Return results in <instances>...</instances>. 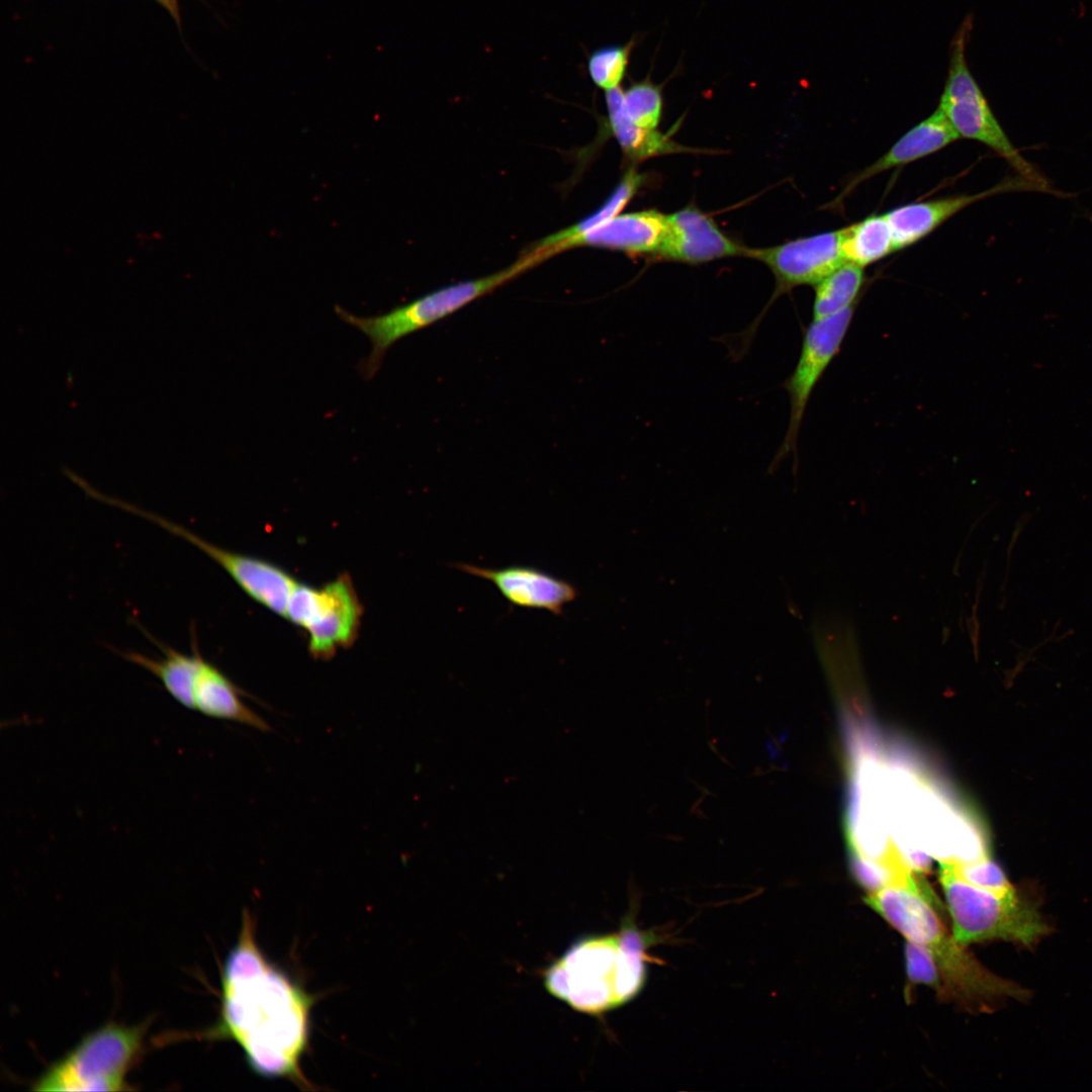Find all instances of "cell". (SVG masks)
<instances>
[{
    "label": "cell",
    "mask_w": 1092,
    "mask_h": 1092,
    "mask_svg": "<svg viewBox=\"0 0 1092 1092\" xmlns=\"http://www.w3.org/2000/svg\"><path fill=\"white\" fill-rule=\"evenodd\" d=\"M314 1003L313 995L268 961L257 942L255 920L245 910L222 967L218 1020L204 1036L235 1041L260 1077L314 1090L301 1066Z\"/></svg>",
    "instance_id": "1"
},
{
    "label": "cell",
    "mask_w": 1092,
    "mask_h": 1092,
    "mask_svg": "<svg viewBox=\"0 0 1092 1092\" xmlns=\"http://www.w3.org/2000/svg\"><path fill=\"white\" fill-rule=\"evenodd\" d=\"M883 792L890 833L901 858L917 851L946 863L989 857L977 818L913 769L885 764Z\"/></svg>",
    "instance_id": "2"
},
{
    "label": "cell",
    "mask_w": 1092,
    "mask_h": 1092,
    "mask_svg": "<svg viewBox=\"0 0 1092 1092\" xmlns=\"http://www.w3.org/2000/svg\"><path fill=\"white\" fill-rule=\"evenodd\" d=\"M930 892L920 880L872 892L864 902L907 940L926 947L941 978L943 997L971 1008H986L1004 998L1022 999L1026 991L985 969L964 944L950 935L930 904Z\"/></svg>",
    "instance_id": "3"
},
{
    "label": "cell",
    "mask_w": 1092,
    "mask_h": 1092,
    "mask_svg": "<svg viewBox=\"0 0 1092 1092\" xmlns=\"http://www.w3.org/2000/svg\"><path fill=\"white\" fill-rule=\"evenodd\" d=\"M647 937L634 926L580 938L544 974V986L572 1009L598 1015L635 997L646 979Z\"/></svg>",
    "instance_id": "4"
},
{
    "label": "cell",
    "mask_w": 1092,
    "mask_h": 1092,
    "mask_svg": "<svg viewBox=\"0 0 1092 1092\" xmlns=\"http://www.w3.org/2000/svg\"><path fill=\"white\" fill-rule=\"evenodd\" d=\"M536 264L535 258L525 254L493 274L444 286L379 315L359 316L335 306L339 317L362 332L372 344L370 354L358 366L360 373L366 380L371 379L387 350L401 338L451 315Z\"/></svg>",
    "instance_id": "5"
},
{
    "label": "cell",
    "mask_w": 1092,
    "mask_h": 1092,
    "mask_svg": "<svg viewBox=\"0 0 1092 1092\" xmlns=\"http://www.w3.org/2000/svg\"><path fill=\"white\" fill-rule=\"evenodd\" d=\"M191 634L190 653H183L165 645L147 633L161 651V656L153 658L132 651L119 654L158 678L166 692L181 706L208 717L238 722L260 731L270 730L271 727L265 719L244 703L243 691L200 654L193 630Z\"/></svg>",
    "instance_id": "6"
},
{
    "label": "cell",
    "mask_w": 1092,
    "mask_h": 1092,
    "mask_svg": "<svg viewBox=\"0 0 1092 1092\" xmlns=\"http://www.w3.org/2000/svg\"><path fill=\"white\" fill-rule=\"evenodd\" d=\"M939 880L952 935L964 945L999 939L1029 946L1050 931L1036 906L1018 893L1000 896L975 887L958 878L946 862H940Z\"/></svg>",
    "instance_id": "7"
},
{
    "label": "cell",
    "mask_w": 1092,
    "mask_h": 1092,
    "mask_svg": "<svg viewBox=\"0 0 1092 1092\" xmlns=\"http://www.w3.org/2000/svg\"><path fill=\"white\" fill-rule=\"evenodd\" d=\"M144 1026L105 1024L85 1035L34 1082L35 1091H121L144 1044Z\"/></svg>",
    "instance_id": "8"
},
{
    "label": "cell",
    "mask_w": 1092,
    "mask_h": 1092,
    "mask_svg": "<svg viewBox=\"0 0 1092 1092\" xmlns=\"http://www.w3.org/2000/svg\"><path fill=\"white\" fill-rule=\"evenodd\" d=\"M970 27L971 22L966 21L952 41L948 74L937 108L959 138L987 146L1003 158L1017 175L1059 192L1010 142L971 74L965 56Z\"/></svg>",
    "instance_id": "9"
},
{
    "label": "cell",
    "mask_w": 1092,
    "mask_h": 1092,
    "mask_svg": "<svg viewBox=\"0 0 1092 1092\" xmlns=\"http://www.w3.org/2000/svg\"><path fill=\"white\" fill-rule=\"evenodd\" d=\"M362 614L350 576L342 574L321 588L296 582L285 617L307 631L312 656L329 659L354 643Z\"/></svg>",
    "instance_id": "10"
},
{
    "label": "cell",
    "mask_w": 1092,
    "mask_h": 1092,
    "mask_svg": "<svg viewBox=\"0 0 1092 1092\" xmlns=\"http://www.w3.org/2000/svg\"><path fill=\"white\" fill-rule=\"evenodd\" d=\"M856 305L836 314L812 320L802 341L796 366L785 381L790 400V417L784 441L777 452V465L790 453L796 454L800 428L813 390L840 351Z\"/></svg>",
    "instance_id": "11"
},
{
    "label": "cell",
    "mask_w": 1092,
    "mask_h": 1092,
    "mask_svg": "<svg viewBox=\"0 0 1092 1092\" xmlns=\"http://www.w3.org/2000/svg\"><path fill=\"white\" fill-rule=\"evenodd\" d=\"M104 502L139 515L193 544L221 566L252 599L273 613L286 616L289 597L296 581L282 568L259 558L222 549L172 521L124 502L107 496H104Z\"/></svg>",
    "instance_id": "12"
},
{
    "label": "cell",
    "mask_w": 1092,
    "mask_h": 1092,
    "mask_svg": "<svg viewBox=\"0 0 1092 1092\" xmlns=\"http://www.w3.org/2000/svg\"><path fill=\"white\" fill-rule=\"evenodd\" d=\"M883 775L884 764L881 761L868 754L859 756L846 820L848 849L872 860L907 867L890 833L883 796Z\"/></svg>",
    "instance_id": "13"
},
{
    "label": "cell",
    "mask_w": 1092,
    "mask_h": 1092,
    "mask_svg": "<svg viewBox=\"0 0 1092 1092\" xmlns=\"http://www.w3.org/2000/svg\"><path fill=\"white\" fill-rule=\"evenodd\" d=\"M841 237L840 229L769 248L750 249L748 257L767 265L776 278V289L770 302L798 286H815L845 262Z\"/></svg>",
    "instance_id": "14"
},
{
    "label": "cell",
    "mask_w": 1092,
    "mask_h": 1092,
    "mask_svg": "<svg viewBox=\"0 0 1092 1092\" xmlns=\"http://www.w3.org/2000/svg\"><path fill=\"white\" fill-rule=\"evenodd\" d=\"M1036 191L1060 194L1019 175L1003 179L990 189L975 193L911 202L886 212L896 251L908 248L934 232L947 219L972 203L996 194Z\"/></svg>",
    "instance_id": "15"
},
{
    "label": "cell",
    "mask_w": 1092,
    "mask_h": 1092,
    "mask_svg": "<svg viewBox=\"0 0 1092 1092\" xmlns=\"http://www.w3.org/2000/svg\"><path fill=\"white\" fill-rule=\"evenodd\" d=\"M461 571L488 580L512 607L545 610L556 616L577 597L576 587L534 566L509 565L485 568L469 563L454 565Z\"/></svg>",
    "instance_id": "16"
},
{
    "label": "cell",
    "mask_w": 1092,
    "mask_h": 1092,
    "mask_svg": "<svg viewBox=\"0 0 1092 1092\" xmlns=\"http://www.w3.org/2000/svg\"><path fill=\"white\" fill-rule=\"evenodd\" d=\"M668 231L656 256L665 260L700 264L716 259L749 255V248L726 236L713 218L694 206L667 215Z\"/></svg>",
    "instance_id": "17"
},
{
    "label": "cell",
    "mask_w": 1092,
    "mask_h": 1092,
    "mask_svg": "<svg viewBox=\"0 0 1092 1092\" xmlns=\"http://www.w3.org/2000/svg\"><path fill=\"white\" fill-rule=\"evenodd\" d=\"M668 231L667 215L656 210L620 213L598 228L559 245L554 255L576 247H599L630 255H656Z\"/></svg>",
    "instance_id": "18"
},
{
    "label": "cell",
    "mask_w": 1092,
    "mask_h": 1092,
    "mask_svg": "<svg viewBox=\"0 0 1092 1092\" xmlns=\"http://www.w3.org/2000/svg\"><path fill=\"white\" fill-rule=\"evenodd\" d=\"M958 139L959 135L937 108L905 132L882 157L852 177L831 205L840 204L854 188L872 177L932 155Z\"/></svg>",
    "instance_id": "19"
},
{
    "label": "cell",
    "mask_w": 1092,
    "mask_h": 1092,
    "mask_svg": "<svg viewBox=\"0 0 1092 1092\" xmlns=\"http://www.w3.org/2000/svg\"><path fill=\"white\" fill-rule=\"evenodd\" d=\"M622 92L618 87L606 91V102L610 127L624 153L635 160L652 156L687 151L686 148L657 131L635 124L625 113L622 106Z\"/></svg>",
    "instance_id": "20"
},
{
    "label": "cell",
    "mask_w": 1092,
    "mask_h": 1092,
    "mask_svg": "<svg viewBox=\"0 0 1092 1092\" xmlns=\"http://www.w3.org/2000/svg\"><path fill=\"white\" fill-rule=\"evenodd\" d=\"M643 179V176L635 169L628 170L611 196L599 209L575 224L542 239L532 247L529 253L541 262L553 256L555 249L562 243L577 238L620 214L636 194Z\"/></svg>",
    "instance_id": "21"
},
{
    "label": "cell",
    "mask_w": 1092,
    "mask_h": 1092,
    "mask_svg": "<svg viewBox=\"0 0 1092 1092\" xmlns=\"http://www.w3.org/2000/svg\"><path fill=\"white\" fill-rule=\"evenodd\" d=\"M841 231V250L846 262L864 268L896 252L886 213L872 214Z\"/></svg>",
    "instance_id": "22"
},
{
    "label": "cell",
    "mask_w": 1092,
    "mask_h": 1092,
    "mask_svg": "<svg viewBox=\"0 0 1092 1092\" xmlns=\"http://www.w3.org/2000/svg\"><path fill=\"white\" fill-rule=\"evenodd\" d=\"M866 284L863 268L843 262L814 286L812 320L824 318L857 305Z\"/></svg>",
    "instance_id": "23"
},
{
    "label": "cell",
    "mask_w": 1092,
    "mask_h": 1092,
    "mask_svg": "<svg viewBox=\"0 0 1092 1092\" xmlns=\"http://www.w3.org/2000/svg\"><path fill=\"white\" fill-rule=\"evenodd\" d=\"M622 106L635 124L656 129L663 106L661 88L649 79L633 83L622 92Z\"/></svg>",
    "instance_id": "24"
},
{
    "label": "cell",
    "mask_w": 1092,
    "mask_h": 1092,
    "mask_svg": "<svg viewBox=\"0 0 1092 1092\" xmlns=\"http://www.w3.org/2000/svg\"><path fill=\"white\" fill-rule=\"evenodd\" d=\"M634 41L599 48L587 60L592 81L601 89L610 91L620 87L626 74Z\"/></svg>",
    "instance_id": "25"
},
{
    "label": "cell",
    "mask_w": 1092,
    "mask_h": 1092,
    "mask_svg": "<svg viewBox=\"0 0 1092 1092\" xmlns=\"http://www.w3.org/2000/svg\"><path fill=\"white\" fill-rule=\"evenodd\" d=\"M954 875L961 880L1000 896L1018 892L1007 880L1001 868L990 857L966 863H950Z\"/></svg>",
    "instance_id": "26"
},
{
    "label": "cell",
    "mask_w": 1092,
    "mask_h": 1092,
    "mask_svg": "<svg viewBox=\"0 0 1092 1092\" xmlns=\"http://www.w3.org/2000/svg\"><path fill=\"white\" fill-rule=\"evenodd\" d=\"M905 957L908 979L914 984L930 986L940 994L942 987L940 974L929 950L907 940Z\"/></svg>",
    "instance_id": "27"
},
{
    "label": "cell",
    "mask_w": 1092,
    "mask_h": 1092,
    "mask_svg": "<svg viewBox=\"0 0 1092 1092\" xmlns=\"http://www.w3.org/2000/svg\"><path fill=\"white\" fill-rule=\"evenodd\" d=\"M163 8H165L177 21L179 20V6L178 0H156Z\"/></svg>",
    "instance_id": "28"
}]
</instances>
